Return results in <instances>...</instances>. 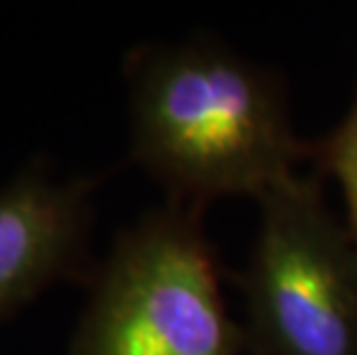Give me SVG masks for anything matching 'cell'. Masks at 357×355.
I'll return each instance as SVG.
<instances>
[{"instance_id": "cell-1", "label": "cell", "mask_w": 357, "mask_h": 355, "mask_svg": "<svg viewBox=\"0 0 357 355\" xmlns=\"http://www.w3.org/2000/svg\"><path fill=\"white\" fill-rule=\"evenodd\" d=\"M132 157L176 203L217 196L258 201L295 176L305 146L279 83L210 40L148 44L125 60Z\"/></svg>"}, {"instance_id": "cell-2", "label": "cell", "mask_w": 357, "mask_h": 355, "mask_svg": "<svg viewBox=\"0 0 357 355\" xmlns=\"http://www.w3.org/2000/svg\"><path fill=\"white\" fill-rule=\"evenodd\" d=\"M242 346L199 215L171 201L116 238L67 355H240Z\"/></svg>"}, {"instance_id": "cell-3", "label": "cell", "mask_w": 357, "mask_h": 355, "mask_svg": "<svg viewBox=\"0 0 357 355\" xmlns=\"http://www.w3.org/2000/svg\"><path fill=\"white\" fill-rule=\"evenodd\" d=\"M242 282L252 355H357V247L314 180L298 173L258 199Z\"/></svg>"}, {"instance_id": "cell-4", "label": "cell", "mask_w": 357, "mask_h": 355, "mask_svg": "<svg viewBox=\"0 0 357 355\" xmlns=\"http://www.w3.org/2000/svg\"><path fill=\"white\" fill-rule=\"evenodd\" d=\"M95 180H56L33 160L0 187V323L53 284L83 277Z\"/></svg>"}, {"instance_id": "cell-5", "label": "cell", "mask_w": 357, "mask_h": 355, "mask_svg": "<svg viewBox=\"0 0 357 355\" xmlns=\"http://www.w3.org/2000/svg\"><path fill=\"white\" fill-rule=\"evenodd\" d=\"M325 162H328L330 171L344 190L348 222H351V238L357 247V97L344 123L328 141Z\"/></svg>"}]
</instances>
